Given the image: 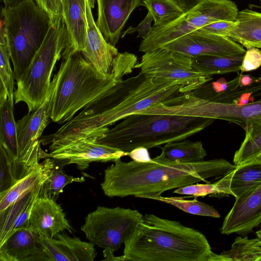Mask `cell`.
<instances>
[{
  "instance_id": "obj_47",
  "label": "cell",
  "mask_w": 261,
  "mask_h": 261,
  "mask_svg": "<svg viewBox=\"0 0 261 261\" xmlns=\"http://www.w3.org/2000/svg\"><path fill=\"white\" fill-rule=\"evenodd\" d=\"M256 234L257 237H258L259 238H260L261 239V225H260V229L258 230H257V231H256Z\"/></svg>"
},
{
  "instance_id": "obj_16",
  "label": "cell",
  "mask_w": 261,
  "mask_h": 261,
  "mask_svg": "<svg viewBox=\"0 0 261 261\" xmlns=\"http://www.w3.org/2000/svg\"><path fill=\"white\" fill-rule=\"evenodd\" d=\"M57 200L41 191L36 198L30 217V226L39 236L54 238L67 230L73 229L66 215Z\"/></svg>"
},
{
  "instance_id": "obj_45",
  "label": "cell",
  "mask_w": 261,
  "mask_h": 261,
  "mask_svg": "<svg viewBox=\"0 0 261 261\" xmlns=\"http://www.w3.org/2000/svg\"><path fill=\"white\" fill-rule=\"evenodd\" d=\"M103 255L105 258L103 260L109 261H126L129 260L128 258L124 255L120 256H115L114 251L110 249H104L103 250Z\"/></svg>"
},
{
  "instance_id": "obj_18",
  "label": "cell",
  "mask_w": 261,
  "mask_h": 261,
  "mask_svg": "<svg viewBox=\"0 0 261 261\" xmlns=\"http://www.w3.org/2000/svg\"><path fill=\"white\" fill-rule=\"evenodd\" d=\"M1 261H49L39 234L30 226L12 232L0 245Z\"/></svg>"
},
{
  "instance_id": "obj_44",
  "label": "cell",
  "mask_w": 261,
  "mask_h": 261,
  "mask_svg": "<svg viewBox=\"0 0 261 261\" xmlns=\"http://www.w3.org/2000/svg\"><path fill=\"white\" fill-rule=\"evenodd\" d=\"M182 10L184 13L190 10L196 6L201 0H172Z\"/></svg>"
},
{
  "instance_id": "obj_30",
  "label": "cell",
  "mask_w": 261,
  "mask_h": 261,
  "mask_svg": "<svg viewBox=\"0 0 261 261\" xmlns=\"http://www.w3.org/2000/svg\"><path fill=\"white\" fill-rule=\"evenodd\" d=\"M245 138L234 154L233 162L239 166L254 160H261V122L244 129Z\"/></svg>"
},
{
  "instance_id": "obj_19",
  "label": "cell",
  "mask_w": 261,
  "mask_h": 261,
  "mask_svg": "<svg viewBox=\"0 0 261 261\" xmlns=\"http://www.w3.org/2000/svg\"><path fill=\"white\" fill-rule=\"evenodd\" d=\"M215 184L216 192L210 197L220 198L231 195L237 199L246 196L261 185V160L237 166Z\"/></svg>"
},
{
  "instance_id": "obj_8",
  "label": "cell",
  "mask_w": 261,
  "mask_h": 261,
  "mask_svg": "<svg viewBox=\"0 0 261 261\" xmlns=\"http://www.w3.org/2000/svg\"><path fill=\"white\" fill-rule=\"evenodd\" d=\"M238 12L237 5L230 0H201L173 21L162 26H152L151 31L141 41L139 51L145 53L161 48L213 22L236 21Z\"/></svg>"
},
{
  "instance_id": "obj_22",
  "label": "cell",
  "mask_w": 261,
  "mask_h": 261,
  "mask_svg": "<svg viewBox=\"0 0 261 261\" xmlns=\"http://www.w3.org/2000/svg\"><path fill=\"white\" fill-rule=\"evenodd\" d=\"M87 1L62 0L63 17L68 37L67 46L62 54L63 60L82 52L85 48L88 28Z\"/></svg>"
},
{
  "instance_id": "obj_1",
  "label": "cell",
  "mask_w": 261,
  "mask_h": 261,
  "mask_svg": "<svg viewBox=\"0 0 261 261\" xmlns=\"http://www.w3.org/2000/svg\"><path fill=\"white\" fill-rule=\"evenodd\" d=\"M104 171L100 184L105 195L109 197L135 196L150 199L164 192L221 177L237 166L223 159L192 163H171L132 161L118 159Z\"/></svg>"
},
{
  "instance_id": "obj_21",
  "label": "cell",
  "mask_w": 261,
  "mask_h": 261,
  "mask_svg": "<svg viewBox=\"0 0 261 261\" xmlns=\"http://www.w3.org/2000/svg\"><path fill=\"white\" fill-rule=\"evenodd\" d=\"M49 261H93L95 245L62 232L54 238L39 236Z\"/></svg>"
},
{
  "instance_id": "obj_34",
  "label": "cell",
  "mask_w": 261,
  "mask_h": 261,
  "mask_svg": "<svg viewBox=\"0 0 261 261\" xmlns=\"http://www.w3.org/2000/svg\"><path fill=\"white\" fill-rule=\"evenodd\" d=\"M150 199L171 204L189 214L213 218L221 217L214 207L198 201L196 197L193 200H187L179 197H169L160 196L151 197Z\"/></svg>"
},
{
  "instance_id": "obj_33",
  "label": "cell",
  "mask_w": 261,
  "mask_h": 261,
  "mask_svg": "<svg viewBox=\"0 0 261 261\" xmlns=\"http://www.w3.org/2000/svg\"><path fill=\"white\" fill-rule=\"evenodd\" d=\"M10 50L7 31H0V89L7 91L9 99L14 100V78L10 60Z\"/></svg>"
},
{
  "instance_id": "obj_7",
  "label": "cell",
  "mask_w": 261,
  "mask_h": 261,
  "mask_svg": "<svg viewBox=\"0 0 261 261\" xmlns=\"http://www.w3.org/2000/svg\"><path fill=\"white\" fill-rule=\"evenodd\" d=\"M68 39L66 23L62 16L51 25L31 64L17 82L15 102H25L29 113L37 109L47 96L54 68L62 56Z\"/></svg>"
},
{
  "instance_id": "obj_31",
  "label": "cell",
  "mask_w": 261,
  "mask_h": 261,
  "mask_svg": "<svg viewBox=\"0 0 261 261\" xmlns=\"http://www.w3.org/2000/svg\"><path fill=\"white\" fill-rule=\"evenodd\" d=\"M53 159L52 167L46 180L42 185V191L48 197L57 200L59 195L63 192L66 185L73 182H83L85 181V178L67 175L63 171L64 166L58 160Z\"/></svg>"
},
{
  "instance_id": "obj_28",
  "label": "cell",
  "mask_w": 261,
  "mask_h": 261,
  "mask_svg": "<svg viewBox=\"0 0 261 261\" xmlns=\"http://www.w3.org/2000/svg\"><path fill=\"white\" fill-rule=\"evenodd\" d=\"M244 55L233 56L204 55L192 57V68L195 71L206 76L239 72Z\"/></svg>"
},
{
  "instance_id": "obj_35",
  "label": "cell",
  "mask_w": 261,
  "mask_h": 261,
  "mask_svg": "<svg viewBox=\"0 0 261 261\" xmlns=\"http://www.w3.org/2000/svg\"><path fill=\"white\" fill-rule=\"evenodd\" d=\"M13 160L0 145V193L10 189L15 183Z\"/></svg>"
},
{
  "instance_id": "obj_27",
  "label": "cell",
  "mask_w": 261,
  "mask_h": 261,
  "mask_svg": "<svg viewBox=\"0 0 261 261\" xmlns=\"http://www.w3.org/2000/svg\"><path fill=\"white\" fill-rule=\"evenodd\" d=\"M13 101L9 99L7 95H0V145L13 163H16L19 160L18 146Z\"/></svg>"
},
{
  "instance_id": "obj_14",
  "label": "cell",
  "mask_w": 261,
  "mask_h": 261,
  "mask_svg": "<svg viewBox=\"0 0 261 261\" xmlns=\"http://www.w3.org/2000/svg\"><path fill=\"white\" fill-rule=\"evenodd\" d=\"M62 71V67L60 66L59 71L51 82L47 96L39 107L28 113L16 123L19 156L17 162L26 155L35 142L39 140L50 122L53 101Z\"/></svg>"
},
{
  "instance_id": "obj_39",
  "label": "cell",
  "mask_w": 261,
  "mask_h": 261,
  "mask_svg": "<svg viewBox=\"0 0 261 261\" xmlns=\"http://www.w3.org/2000/svg\"><path fill=\"white\" fill-rule=\"evenodd\" d=\"M261 66V50L257 47L247 49L244 55L240 69L242 72L258 69Z\"/></svg>"
},
{
  "instance_id": "obj_32",
  "label": "cell",
  "mask_w": 261,
  "mask_h": 261,
  "mask_svg": "<svg viewBox=\"0 0 261 261\" xmlns=\"http://www.w3.org/2000/svg\"><path fill=\"white\" fill-rule=\"evenodd\" d=\"M143 6L151 13L153 18V27L170 23L184 13L172 0H143Z\"/></svg>"
},
{
  "instance_id": "obj_25",
  "label": "cell",
  "mask_w": 261,
  "mask_h": 261,
  "mask_svg": "<svg viewBox=\"0 0 261 261\" xmlns=\"http://www.w3.org/2000/svg\"><path fill=\"white\" fill-rule=\"evenodd\" d=\"M229 38L246 48H261V13L248 9L239 11Z\"/></svg>"
},
{
  "instance_id": "obj_36",
  "label": "cell",
  "mask_w": 261,
  "mask_h": 261,
  "mask_svg": "<svg viewBox=\"0 0 261 261\" xmlns=\"http://www.w3.org/2000/svg\"><path fill=\"white\" fill-rule=\"evenodd\" d=\"M216 192V187L215 182L213 184H194L176 189L174 193L190 195L197 198L210 195Z\"/></svg>"
},
{
  "instance_id": "obj_43",
  "label": "cell",
  "mask_w": 261,
  "mask_h": 261,
  "mask_svg": "<svg viewBox=\"0 0 261 261\" xmlns=\"http://www.w3.org/2000/svg\"><path fill=\"white\" fill-rule=\"evenodd\" d=\"M239 83L241 86L248 87L261 80V77H257L251 74H243L238 73Z\"/></svg>"
},
{
  "instance_id": "obj_46",
  "label": "cell",
  "mask_w": 261,
  "mask_h": 261,
  "mask_svg": "<svg viewBox=\"0 0 261 261\" xmlns=\"http://www.w3.org/2000/svg\"><path fill=\"white\" fill-rule=\"evenodd\" d=\"M5 6H8L9 5L13 4L19 0H3Z\"/></svg>"
},
{
  "instance_id": "obj_10",
  "label": "cell",
  "mask_w": 261,
  "mask_h": 261,
  "mask_svg": "<svg viewBox=\"0 0 261 261\" xmlns=\"http://www.w3.org/2000/svg\"><path fill=\"white\" fill-rule=\"evenodd\" d=\"M135 68L147 76L179 82L182 86L181 93L191 92L213 80L212 76L204 75L193 69L191 57L163 48L144 53Z\"/></svg>"
},
{
  "instance_id": "obj_2",
  "label": "cell",
  "mask_w": 261,
  "mask_h": 261,
  "mask_svg": "<svg viewBox=\"0 0 261 261\" xmlns=\"http://www.w3.org/2000/svg\"><path fill=\"white\" fill-rule=\"evenodd\" d=\"M124 244L123 254L134 261H208L213 252L201 232L152 214L143 216Z\"/></svg>"
},
{
  "instance_id": "obj_42",
  "label": "cell",
  "mask_w": 261,
  "mask_h": 261,
  "mask_svg": "<svg viewBox=\"0 0 261 261\" xmlns=\"http://www.w3.org/2000/svg\"><path fill=\"white\" fill-rule=\"evenodd\" d=\"M128 156L133 161L138 162H149L152 160L150 158L148 149L143 147H139L134 149L128 152Z\"/></svg>"
},
{
  "instance_id": "obj_13",
  "label": "cell",
  "mask_w": 261,
  "mask_h": 261,
  "mask_svg": "<svg viewBox=\"0 0 261 261\" xmlns=\"http://www.w3.org/2000/svg\"><path fill=\"white\" fill-rule=\"evenodd\" d=\"M161 48L194 57L212 55L233 56L244 54L245 48L230 38L206 34L198 30L187 34Z\"/></svg>"
},
{
  "instance_id": "obj_48",
  "label": "cell",
  "mask_w": 261,
  "mask_h": 261,
  "mask_svg": "<svg viewBox=\"0 0 261 261\" xmlns=\"http://www.w3.org/2000/svg\"><path fill=\"white\" fill-rule=\"evenodd\" d=\"M259 1H260V3H261V0H259Z\"/></svg>"
},
{
  "instance_id": "obj_23",
  "label": "cell",
  "mask_w": 261,
  "mask_h": 261,
  "mask_svg": "<svg viewBox=\"0 0 261 261\" xmlns=\"http://www.w3.org/2000/svg\"><path fill=\"white\" fill-rule=\"evenodd\" d=\"M254 90L253 86H241L238 74L229 81L222 77L216 81L206 82L191 92L197 97L204 100L220 103L238 104Z\"/></svg>"
},
{
  "instance_id": "obj_24",
  "label": "cell",
  "mask_w": 261,
  "mask_h": 261,
  "mask_svg": "<svg viewBox=\"0 0 261 261\" xmlns=\"http://www.w3.org/2000/svg\"><path fill=\"white\" fill-rule=\"evenodd\" d=\"M54 159L45 158L25 176L17 180L7 190L0 193V214L8 210L14 202L31 192L46 180Z\"/></svg>"
},
{
  "instance_id": "obj_11",
  "label": "cell",
  "mask_w": 261,
  "mask_h": 261,
  "mask_svg": "<svg viewBox=\"0 0 261 261\" xmlns=\"http://www.w3.org/2000/svg\"><path fill=\"white\" fill-rule=\"evenodd\" d=\"M173 111L178 116L229 121L245 129L252 124L261 122V98L244 104H226L204 100L189 92L179 96Z\"/></svg>"
},
{
  "instance_id": "obj_20",
  "label": "cell",
  "mask_w": 261,
  "mask_h": 261,
  "mask_svg": "<svg viewBox=\"0 0 261 261\" xmlns=\"http://www.w3.org/2000/svg\"><path fill=\"white\" fill-rule=\"evenodd\" d=\"M91 2L87 1V36L85 48L81 53L98 71L111 73L114 60L119 53L115 46L107 42L97 28L92 14Z\"/></svg>"
},
{
  "instance_id": "obj_9",
  "label": "cell",
  "mask_w": 261,
  "mask_h": 261,
  "mask_svg": "<svg viewBox=\"0 0 261 261\" xmlns=\"http://www.w3.org/2000/svg\"><path fill=\"white\" fill-rule=\"evenodd\" d=\"M143 219V215L138 210L98 206L86 217L81 230L91 243L115 252Z\"/></svg>"
},
{
  "instance_id": "obj_41",
  "label": "cell",
  "mask_w": 261,
  "mask_h": 261,
  "mask_svg": "<svg viewBox=\"0 0 261 261\" xmlns=\"http://www.w3.org/2000/svg\"><path fill=\"white\" fill-rule=\"evenodd\" d=\"M153 21V18L151 13L148 12L145 17L136 27L130 26L121 35L124 37L125 35L133 34L135 32H138V38L144 39L151 31L152 27L151 23Z\"/></svg>"
},
{
  "instance_id": "obj_40",
  "label": "cell",
  "mask_w": 261,
  "mask_h": 261,
  "mask_svg": "<svg viewBox=\"0 0 261 261\" xmlns=\"http://www.w3.org/2000/svg\"><path fill=\"white\" fill-rule=\"evenodd\" d=\"M236 21H220L203 27L198 31L206 34L229 37Z\"/></svg>"
},
{
  "instance_id": "obj_37",
  "label": "cell",
  "mask_w": 261,
  "mask_h": 261,
  "mask_svg": "<svg viewBox=\"0 0 261 261\" xmlns=\"http://www.w3.org/2000/svg\"><path fill=\"white\" fill-rule=\"evenodd\" d=\"M42 185H40L36 188L31 199L24 206L15 221L10 234L17 229L30 226V217L32 210L36 198L41 193Z\"/></svg>"
},
{
  "instance_id": "obj_12",
  "label": "cell",
  "mask_w": 261,
  "mask_h": 261,
  "mask_svg": "<svg viewBox=\"0 0 261 261\" xmlns=\"http://www.w3.org/2000/svg\"><path fill=\"white\" fill-rule=\"evenodd\" d=\"M108 127L92 133L88 136L72 142L49 153L41 148L40 159L51 158L58 160L63 166L75 164L80 170L87 169L93 162H114L128 155L118 149L99 144L96 140L103 135Z\"/></svg>"
},
{
  "instance_id": "obj_6",
  "label": "cell",
  "mask_w": 261,
  "mask_h": 261,
  "mask_svg": "<svg viewBox=\"0 0 261 261\" xmlns=\"http://www.w3.org/2000/svg\"><path fill=\"white\" fill-rule=\"evenodd\" d=\"M13 66L18 81L42 44L51 23L34 0H19L2 10Z\"/></svg>"
},
{
  "instance_id": "obj_5",
  "label": "cell",
  "mask_w": 261,
  "mask_h": 261,
  "mask_svg": "<svg viewBox=\"0 0 261 261\" xmlns=\"http://www.w3.org/2000/svg\"><path fill=\"white\" fill-rule=\"evenodd\" d=\"M81 53L63 60L60 65L62 71L51 114V120L60 124L70 120L77 112L105 94L124 76L114 71L108 74L98 71Z\"/></svg>"
},
{
  "instance_id": "obj_29",
  "label": "cell",
  "mask_w": 261,
  "mask_h": 261,
  "mask_svg": "<svg viewBox=\"0 0 261 261\" xmlns=\"http://www.w3.org/2000/svg\"><path fill=\"white\" fill-rule=\"evenodd\" d=\"M261 261V239L236 238L229 250L220 254L213 252L208 261Z\"/></svg>"
},
{
  "instance_id": "obj_4",
  "label": "cell",
  "mask_w": 261,
  "mask_h": 261,
  "mask_svg": "<svg viewBox=\"0 0 261 261\" xmlns=\"http://www.w3.org/2000/svg\"><path fill=\"white\" fill-rule=\"evenodd\" d=\"M179 82L152 77L140 72L117 83L91 105V115L100 128L108 127L129 115L181 94Z\"/></svg>"
},
{
  "instance_id": "obj_3",
  "label": "cell",
  "mask_w": 261,
  "mask_h": 261,
  "mask_svg": "<svg viewBox=\"0 0 261 261\" xmlns=\"http://www.w3.org/2000/svg\"><path fill=\"white\" fill-rule=\"evenodd\" d=\"M108 129L96 142L129 152L185 140L210 125L215 119L183 116L134 113Z\"/></svg>"
},
{
  "instance_id": "obj_38",
  "label": "cell",
  "mask_w": 261,
  "mask_h": 261,
  "mask_svg": "<svg viewBox=\"0 0 261 261\" xmlns=\"http://www.w3.org/2000/svg\"><path fill=\"white\" fill-rule=\"evenodd\" d=\"M50 18L51 25L63 16L62 0H34Z\"/></svg>"
},
{
  "instance_id": "obj_17",
  "label": "cell",
  "mask_w": 261,
  "mask_h": 261,
  "mask_svg": "<svg viewBox=\"0 0 261 261\" xmlns=\"http://www.w3.org/2000/svg\"><path fill=\"white\" fill-rule=\"evenodd\" d=\"M96 24L105 40L114 46L118 42L125 24L133 11L143 6V0H97Z\"/></svg>"
},
{
  "instance_id": "obj_26",
  "label": "cell",
  "mask_w": 261,
  "mask_h": 261,
  "mask_svg": "<svg viewBox=\"0 0 261 261\" xmlns=\"http://www.w3.org/2000/svg\"><path fill=\"white\" fill-rule=\"evenodd\" d=\"M161 153L152 159L160 163H192L204 161L207 153L202 142L183 140L169 142L161 147Z\"/></svg>"
},
{
  "instance_id": "obj_15",
  "label": "cell",
  "mask_w": 261,
  "mask_h": 261,
  "mask_svg": "<svg viewBox=\"0 0 261 261\" xmlns=\"http://www.w3.org/2000/svg\"><path fill=\"white\" fill-rule=\"evenodd\" d=\"M235 199L220 230L223 234L245 236L261 224V185L246 196Z\"/></svg>"
}]
</instances>
